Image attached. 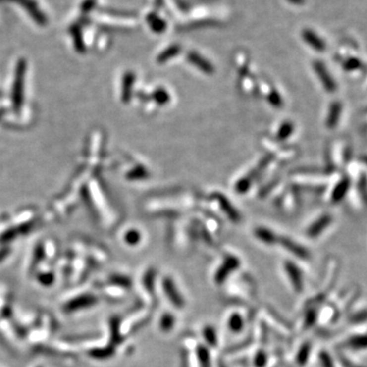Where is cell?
<instances>
[{"label": "cell", "instance_id": "obj_2", "mask_svg": "<svg viewBox=\"0 0 367 367\" xmlns=\"http://www.w3.org/2000/svg\"><path fill=\"white\" fill-rule=\"evenodd\" d=\"M187 59L189 60L190 63H192L195 67L200 69L201 72L207 75H212L214 72L213 64H211L210 61L203 57L201 54H199L198 52L195 51L189 52V54L187 55Z\"/></svg>", "mask_w": 367, "mask_h": 367}, {"label": "cell", "instance_id": "obj_12", "mask_svg": "<svg viewBox=\"0 0 367 367\" xmlns=\"http://www.w3.org/2000/svg\"><path fill=\"white\" fill-rule=\"evenodd\" d=\"M292 130H293L292 124H290V122H285V124L279 127L276 137L279 140H286L292 134Z\"/></svg>", "mask_w": 367, "mask_h": 367}, {"label": "cell", "instance_id": "obj_3", "mask_svg": "<svg viewBox=\"0 0 367 367\" xmlns=\"http://www.w3.org/2000/svg\"><path fill=\"white\" fill-rule=\"evenodd\" d=\"M302 37L308 45H310L312 48H314V50H316V51H323L324 50L325 44H324L323 40L314 31H312L310 29H305L302 32Z\"/></svg>", "mask_w": 367, "mask_h": 367}, {"label": "cell", "instance_id": "obj_19", "mask_svg": "<svg viewBox=\"0 0 367 367\" xmlns=\"http://www.w3.org/2000/svg\"><path fill=\"white\" fill-rule=\"evenodd\" d=\"M321 362L323 367H334L333 361H331L330 357L327 354H322L321 355Z\"/></svg>", "mask_w": 367, "mask_h": 367}, {"label": "cell", "instance_id": "obj_18", "mask_svg": "<svg viewBox=\"0 0 367 367\" xmlns=\"http://www.w3.org/2000/svg\"><path fill=\"white\" fill-rule=\"evenodd\" d=\"M366 320H367V310L358 312L352 317V321H354V322H362V321H366Z\"/></svg>", "mask_w": 367, "mask_h": 367}, {"label": "cell", "instance_id": "obj_15", "mask_svg": "<svg viewBox=\"0 0 367 367\" xmlns=\"http://www.w3.org/2000/svg\"><path fill=\"white\" fill-rule=\"evenodd\" d=\"M96 6V0H85L81 4V11L83 13L90 12Z\"/></svg>", "mask_w": 367, "mask_h": 367}, {"label": "cell", "instance_id": "obj_11", "mask_svg": "<svg viewBox=\"0 0 367 367\" xmlns=\"http://www.w3.org/2000/svg\"><path fill=\"white\" fill-rule=\"evenodd\" d=\"M285 246H287V248L289 249V250H291V251H293L297 256H299V257H302V258H305L306 256H307V251L302 247H299L298 246V244H296V243H293V242H291L290 240H286L285 242Z\"/></svg>", "mask_w": 367, "mask_h": 367}, {"label": "cell", "instance_id": "obj_10", "mask_svg": "<svg viewBox=\"0 0 367 367\" xmlns=\"http://www.w3.org/2000/svg\"><path fill=\"white\" fill-rule=\"evenodd\" d=\"M255 235L259 240L264 243H273L275 239L273 233L265 228H258L255 231Z\"/></svg>", "mask_w": 367, "mask_h": 367}, {"label": "cell", "instance_id": "obj_13", "mask_svg": "<svg viewBox=\"0 0 367 367\" xmlns=\"http://www.w3.org/2000/svg\"><path fill=\"white\" fill-rule=\"evenodd\" d=\"M154 99L157 103L165 104L169 101V95L164 89H157L154 93Z\"/></svg>", "mask_w": 367, "mask_h": 367}, {"label": "cell", "instance_id": "obj_4", "mask_svg": "<svg viewBox=\"0 0 367 367\" xmlns=\"http://www.w3.org/2000/svg\"><path fill=\"white\" fill-rule=\"evenodd\" d=\"M163 287L167 297L172 301V303L178 307H182L184 305V300L182 298V296L179 294L176 285L173 284V282L170 281L169 278H166L163 283Z\"/></svg>", "mask_w": 367, "mask_h": 367}, {"label": "cell", "instance_id": "obj_8", "mask_svg": "<svg viewBox=\"0 0 367 367\" xmlns=\"http://www.w3.org/2000/svg\"><path fill=\"white\" fill-rule=\"evenodd\" d=\"M181 52V46L177 45V44H173V45H170L168 46L165 50H163L161 53L158 55V57H157V61L162 63V62H166L167 60L173 58L176 55H178Z\"/></svg>", "mask_w": 367, "mask_h": 367}, {"label": "cell", "instance_id": "obj_16", "mask_svg": "<svg viewBox=\"0 0 367 367\" xmlns=\"http://www.w3.org/2000/svg\"><path fill=\"white\" fill-rule=\"evenodd\" d=\"M173 325V316L169 315V314H165V315L161 319V328L164 330H168Z\"/></svg>", "mask_w": 367, "mask_h": 367}, {"label": "cell", "instance_id": "obj_6", "mask_svg": "<svg viewBox=\"0 0 367 367\" xmlns=\"http://www.w3.org/2000/svg\"><path fill=\"white\" fill-rule=\"evenodd\" d=\"M146 21L149 24L151 30L156 34H161L166 29V22L163 19H161L159 15H157L155 13H150L146 17Z\"/></svg>", "mask_w": 367, "mask_h": 367}, {"label": "cell", "instance_id": "obj_7", "mask_svg": "<svg viewBox=\"0 0 367 367\" xmlns=\"http://www.w3.org/2000/svg\"><path fill=\"white\" fill-rule=\"evenodd\" d=\"M236 266H238V259L230 257L228 260H225L223 266L219 269V271L216 274L217 281L222 282L225 278L226 274H228V272L230 273L232 270H234V268H236Z\"/></svg>", "mask_w": 367, "mask_h": 367}, {"label": "cell", "instance_id": "obj_14", "mask_svg": "<svg viewBox=\"0 0 367 367\" xmlns=\"http://www.w3.org/2000/svg\"><path fill=\"white\" fill-rule=\"evenodd\" d=\"M230 325H231L232 329H234L235 331H239L242 328V325H243V321H242L241 316H239L238 314H235V315H233L230 319Z\"/></svg>", "mask_w": 367, "mask_h": 367}, {"label": "cell", "instance_id": "obj_17", "mask_svg": "<svg viewBox=\"0 0 367 367\" xmlns=\"http://www.w3.org/2000/svg\"><path fill=\"white\" fill-rule=\"evenodd\" d=\"M308 354H309V346L308 345H305L302 347L301 349V352L299 354V362L304 364L306 361H307V357H308Z\"/></svg>", "mask_w": 367, "mask_h": 367}, {"label": "cell", "instance_id": "obj_9", "mask_svg": "<svg viewBox=\"0 0 367 367\" xmlns=\"http://www.w3.org/2000/svg\"><path fill=\"white\" fill-rule=\"evenodd\" d=\"M347 346L350 347L355 350L358 349H365L367 348V335H360L351 337L347 341Z\"/></svg>", "mask_w": 367, "mask_h": 367}, {"label": "cell", "instance_id": "obj_20", "mask_svg": "<svg viewBox=\"0 0 367 367\" xmlns=\"http://www.w3.org/2000/svg\"><path fill=\"white\" fill-rule=\"evenodd\" d=\"M287 1L294 5H301L305 3V0H287Z\"/></svg>", "mask_w": 367, "mask_h": 367}, {"label": "cell", "instance_id": "obj_1", "mask_svg": "<svg viewBox=\"0 0 367 367\" xmlns=\"http://www.w3.org/2000/svg\"><path fill=\"white\" fill-rule=\"evenodd\" d=\"M13 2L17 3L24 7L26 11L31 15L32 19L39 24L40 26H44L47 23V17L44 12L39 8L38 4L34 1V0H0V2Z\"/></svg>", "mask_w": 367, "mask_h": 367}, {"label": "cell", "instance_id": "obj_5", "mask_svg": "<svg viewBox=\"0 0 367 367\" xmlns=\"http://www.w3.org/2000/svg\"><path fill=\"white\" fill-rule=\"evenodd\" d=\"M287 271L289 273L291 282L293 283L295 289L297 291H301L303 289V278H302V273L300 269L297 267L295 264L290 263L288 262L287 263Z\"/></svg>", "mask_w": 367, "mask_h": 367}]
</instances>
